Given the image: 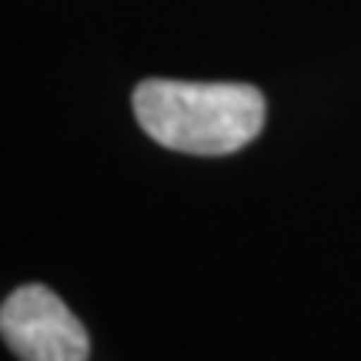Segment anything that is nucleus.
I'll return each mask as SVG.
<instances>
[{
    "mask_svg": "<svg viewBox=\"0 0 361 361\" xmlns=\"http://www.w3.org/2000/svg\"><path fill=\"white\" fill-rule=\"evenodd\" d=\"M130 104L144 134L180 154H234L264 128V94L251 84L151 78L134 87Z\"/></svg>",
    "mask_w": 361,
    "mask_h": 361,
    "instance_id": "1",
    "label": "nucleus"
},
{
    "mask_svg": "<svg viewBox=\"0 0 361 361\" xmlns=\"http://www.w3.org/2000/svg\"><path fill=\"white\" fill-rule=\"evenodd\" d=\"M0 335L20 361H87L90 355L87 328L44 284H24L7 295Z\"/></svg>",
    "mask_w": 361,
    "mask_h": 361,
    "instance_id": "2",
    "label": "nucleus"
}]
</instances>
